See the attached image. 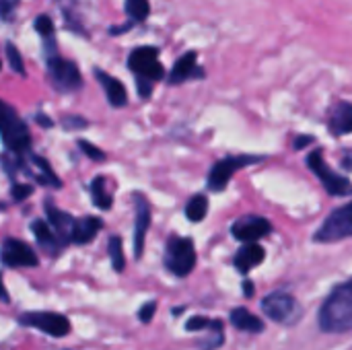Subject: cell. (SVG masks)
Wrapping results in <instances>:
<instances>
[{"instance_id":"cell-28","label":"cell","mask_w":352,"mask_h":350,"mask_svg":"<svg viewBox=\"0 0 352 350\" xmlns=\"http://www.w3.org/2000/svg\"><path fill=\"white\" fill-rule=\"evenodd\" d=\"M214 324H217V320H208V318H204V316H196V318L188 320L186 328H188L190 332H204V330H212Z\"/></svg>"},{"instance_id":"cell-8","label":"cell","mask_w":352,"mask_h":350,"mask_svg":"<svg viewBox=\"0 0 352 350\" xmlns=\"http://www.w3.org/2000/svg\"><path fill=\"white\" fill-rule=\"evenodd\" d=\"M307 165H309V169L320 177V182L324 184V188H326V192H328V194H332V196H344V194L352 192L351 182H349L346 177L338 175L336 171H332V169L328 167V163H326V159H324V153H322V151H314V153H309V157H307Z\"/></svg>"},{"instance_id":"cell-20","label":"cell","mask_w":352,"mask_h":350,"mask_svg":"<svg viewBox=\"0 0 352 350\" xmlns=\"http://www.w3.org/2000/svg\"><path fill=\"white\" fill-rule=\"evenodd\" d=\"M31 231H33V235H35V241L45 250V252H50V254H58V250L62 248V243H60V239H58V235L54 233V229L47 225V221H33L31 223Z\"/></svg>"},{"instance_id":"cell-25","label":"cell","mask_w":352,"mask_h":350,"mask_svg":"<svg viewBox=\"0 0 352 350\" xmlns=\"http://www.w3.org/2000/svg\"><path fill=\"white\" fill-rule=\"evenodd\" d=\"M107 252H109V260H111V266L116 272H122L124 266H126V258H124V248H122V239L118 235L109 237V243H107Z\"/></svg>"},{"instance_id":"cell-32","label":"cell","mask_w":352,"mask_h":350,"mask_svg":"<svg viewBox=\"0 0 352 350\" xmlns=\"http://www.w3.org/2000/svg\"><path fill=\"white\" fill-rule=\"evenodd\" d=\"M62 126L66 130H80V128H87V120H82L80 116H66L62 120Z\"/></svg>"},{"instance_id":"cell-13","label":"cell","mask_w":352,"mask_h":350,"mask_svg":"<svg viewBox=\"0 0 352 350\" xmlns=\"http://www.w3.org/2000/svg\"><path fill=\"white\" fill-rule=\"evenodd\" d=\"M206 72L204 68L198 66V54L196 52H186L184 56H179V60L173 64L171 74H169V85H182L186 80L192 78H204Z\"/></svg>"},{"instance_id":"cell-11","label":"cell","mask_w":352,"mask_h":350,"mask_svg":"<svg viewBox=\"0 0 352 350\" xmlns=\"http://www.w3.org/2000/svg\"><path fill=\"white\" fill-rule=\"evenodd\" d=\"M0 258L8 268H35L39 264L37 254L21 239L8 237L2 243L0 250Z\"/></svg>"},{"instance_id":"cell-6","label":"cell","mask_w":352,"mask_h":350,"mask_svg":"<svg viewBox=\"0 0 352 350\" xmlns=\"http://www.w3.org/2000/svg\"><path fill=\"white\" fill-rule=\"evenodd\" d=\"M128 68L136 74V78H144L157 83L165 76V68L159 62V50L153 45H142L130 52Z\"/></svg>"},{"instance_id":"cell-10","label":"cell","mask_w":352,"mask_h":350,"mask_svg":"<svg viewBox=\"0 0 352 350\" xmlns=\"http://www.w3.org/2000/svg\"><path fill=\"white\" fill-rule=\"evenodd\" d=\"M19 324L37 328L43 334L54 336V338H64V336L70 334V322H68L66 316H60V314H47V311L23 314L19 318Z\"/></svg>"},{"instance_id":"cell-37","label":"cell","mask_w":352,"mask_h":350,"mask_svg":"<svg viewBox=\"0 0 352 350\" xmlns=\"http://www.w3.org/2000/svg\"><path fill=\"white\" fill-rule=\"evenodd\" d=\"M311 142H314V138H311V136H299V138L295 140V144H293V146H295L297 151H301V149H305V146H307V144H311Z\"/></svg>"},{"instance_id":"cell-12","label":"cell","mask_w":352,"mask_h":350,"mask_svg":"<svg viewBox=\"0 0 352 350\" xmlns=\"http://www.w3.org/2000/svg\"><path fill=\"white\" fill-rule=\"evenodd\" d=\"M272 231V225L270 221H266L264 217H243L239 219L233 227H231V233L237 241H243V243H258V239L266 237L268 233Z\"/></svg>"},{"instance_id":"cell-9","label":"cell","mask_w":352,"mask_h":350,"mask_svg":"<svg viewBox=\"0 0 352 350\" xmlns=\"http://www.w3.org/2000/svg\"><path fill=\"white\" fill-rule=\"evenodd\" d=\"M258 161H262V157H248V155H241V157H225V159L217 161L214 167L208 173V188L212 192L225 190L235 171L243 169L245 165L258 163Z\"/></svg>"},{"instance_id":"cell-14","label":"cell","mask_w":352,"mask_h":350,"mask_svg":"<svg viewBox=\"0 0 352 350\" xmlns=\"http://www.w3.org/2000/svg\"><path fill=\"white\" fill-rule=\"evenodd\" d=\"M45 217H47V225L54 229V233L58 235L60 243L62 245L70 243L72 229H74V219L68 212H64L58 206H54L52 202H45Z\"/></svg>"},{"instance_id":"cell-15","label":"cell","mask_w":352,"mask_h":350,"mask_svg":"<svg viewBox=\"0 0 352 350\" xmlns=\"http://www.w3.org/2000/svg\"><path fill=\"white\" fill-rule=\"evenodd\" d=\"M148 227H151V206L142 196H136V221H134V256L136 258L142 256Z\"/></svg>"},{"instance_id":"cell-5","label":"cell","mask_w":352,"mask_h":350,"mask_svg":"<svg viewBox=\"0 0 352 350\" xmlns=\"http://www.w3.org/2000/svg\"><path fill=\"white\" fill-rule=\"evenodd\" d=\"M47 62V74L52 85L60 91V93H74L82 87V76L80 70L74 62L60 58L58 52L56 54H47L45 56Z\"/></svg>"},{"instance_id":"cell-36","label":"cell","mask_w":352,"mask_h":350,"mask_svg":"<svg viewBox=\"0 0 352 350\" xmlns=\"http://www.w3.org/2000/svg\"><path fill=\"white\" fill-rule=\"evenodd\" d=\"M136 89H138V95L142 99H148L151 93H153V83L151 80H144V78H136Z\"/></svg>"},{"instance_id":"cell-17","label":"cell","mask_w":352,"mask_h":350,"mask_svg":"<svg viewBox=\"0 0 352 350\" xmlns=\"http://www.w3.org/2000/svg\"><path fill=\"white\" fill-rule=\"evenodd\" d=\"M264 258H266V252H264V248L260 243H245L239 250V254L235 256L233 264H235V268L241 274H248L252 268H256L258 264H262Z\"/></svg>"},{"instance_id":"cell-23","label":"cell","mask_w":352,"mask_h":350,"mask_svg":"<svg viewBox=\"0 0 352 350\" xmlns=\"http://www.w3.org/2000/svg\"><path fill=\"white\" fill-rule=\"evenodd\" d=\"M124 8H126V14L130 17V23H142L151 14V2L148 0H126Z\"/></svg>"},{"instance_id":"cell-21","label":"cell","mask_w":352,"mask_h":350,"mask_svg":"<svg viewBox=\"0 0 352 350\" xmlns=\"http://www.w3.org/2000/svg\"><path fill=\"white\" fill-rule=\"evenodd\" d=\"M231 324L237 330L254 332V334H260L264 330V322L258 316H254L250 309H245V307H237V309L231 311Z\"/></svg>"},{"instance_id":"cell-2","label":"cell","mask_w":352,"mask_h":350,"mask_svg":"<svg viewBox=\"0 0 352 350\" xmlns=\"http://www.w3.org/2000/svg\"><path fill=\"white\" fill-rule=\"evenodd\" d=\"M0 136H2V142L6 144L8 153L16 155V157H21L31 144L29 130H27L25 122L2 99H0Z\"/></svg>"},{"instance_id":"cell-7","label":"cell","mask_w":352,"mask_h":350,"mask_svg":"<svg viewBox=\"0 0 352 350\" xmlns=\"http://www.w3.org/2000/svg\"><path fill=\"white\" fill-rule=\"evenodd\" d=\"M346 237H352V202L336 208L318 229L314 239L318 243H334Z\"/></svg>"},{"instance_id":"cell-19","label":"cell","mask_w":352,"mask_h":350,"mask_svg":"<svg viewBox=\"0 0 352 350\" xmlns=\"http://www.w3.org/2000/svg\"><path fill=\"white\" fill-rule=\"evenodd\" d=\"M101 227H103V221L97 219V217H82V219L74 221V229H72L70 243H76V245L91 243L95 239V235L101 231Z\"/></svg>"},{"instance_id":"cell-31","label":"cell","mask_w":352,"mask_h":350,"mask_svg":"<svg viewBox=\"0 0 352 350\" xmlns=\"http://www.w3.org/2000/svg\"><path fill=\"white\" fill-rule=\"evenodd\" d=\"M31 159H33V163H35V165H37V167H39V169L43 171V175H45V177H50L52 182H56V184H60V179H58V175H56V173L52 171V167H50V163H47L45 159H41V157H37V155H33Z\"/></svg>"},{"instance_id":"cell-33","label":"cell","mask_w":352,"mask_h":350,"mask_svg":"<svg viewBox=\"0 0 352 350\" xmlns=\"http://www.w3.org/2000/svg\"><path fill=\"white\" fill-rule=\"evenodd\" d=\"M155 311H157V303H155V301H148L146 305H142V307H140V311H138V320H140L142 324H148V322L153 320Z\"/></svg>"},{"instance_id":"cell-34","label":"cell","mask_w":352,"mask_h":350,"mask_svg":"<svg viewBox=\"0 0 352 350\" xmlns=\"http://www.w3.org/2000/svg\"><path fill=\"white\" fill-rule=\"evenodd\" d=\"M31 192H33V188H31V186H25V184H14V186H12V190H10V194H12L14 202L25 200Z\"/></svg>"},{"instance_id":"cell-1","label":"cell","mask_w":352,"mask_h":350,"mask_svg":"<svg viewBox=\"0 0 352 350\" xmlns=\"http://www.w3.org/2000/svg\"><path fill=\"white\" fill-rule=\"evenodd\" d=\"M320 328L328 334H344L352 330V278L336 287L320 309Z\"/></svg>"},{"instance_id":"cell-30","label":"cell","mask_w":352,"mask_h":350,"mask_svg":"<svg viewBox=\"0 0 352 350\" xmlns=\"http://www.w3.org/2000/svg\"><path fill=\"white\" fill-rule=\"evenodd\" d=\"M78 149L89 157V159H95V161H103L105 159V153L101 149H97L95 144H91L89 140H78Z\"/></svg>"},{"instance_id":"cell-35","label":"cell","mask_w":352,"mask_h":350,"mask_svg":"<svg viewBox=\"0 0 352 350\" xmlns=\"http://www.w3.org/2000/svg\"><path fill=\"white\" fill-rule=\"evenodd\" d=\"M19 2H21V0H0V17H2L4 21H8V19L12 17L14 8L19 6Z\"/></svg>"},{"instance_id":"cell-22","label":"cell","mask_w":352,"mask_h":350,"mask_svg":"<svg viewBox=\"0 0 352 350\" xmlns=\"http://www.w3.org/2000/svg\"><path fill=\"white\" fill-rule=\"evenodd\" d=\"M91 196H93V204L101 210H109L111 208V194L105 188V177H95L91 184Z\"/></svg>"},{"instance_id":"cell-3","label":"cell","mask_w":352,"mask_h":350,"mask_svg":"<svg viewBox=\"0 0 352 350\" xmlns=\"http://www.w3.org/2000/svg\"><path fill=\"white\" fill-rule=\"evenodd\" d=\"M262 311L280 326H295L303 316V307L299 305V301L285 291L266 295L262 301Z\"/></svg>"},{"instance_id":"cell-39","label":"cell","mask_w":352,"mask_h":350,"mask_svg":"<svg viewBox=\"0 0 352 350\" xmlns=\"http://www.w3.org/2000/svg\"><path fill=\"white\" fill-rule=\"evenodd\" d=\"M243 291H245V295H248V297H254V293H256V287H254L250 281H245V285H243Z\"/></svg>"},{"instance_id":"cell-18","label":"cell","mask_w":352,"mask_h":350,"mask_svg":"<svg viewBox=\"0 0 352 350\" xmlns=\"http://www.w3.org/2000/svg\"><path fill=\"white\" fill-rule=\"evenodd\" d=\"M330 132L334 136H344L352 132V103L349 101H340L334 105L332 113H330Z\"/></svg>"},{"instance_id":"cell-29","label":"cell","mask_w":352,"mask_h":350,"mask_svg":"<svg viewBox=\"0 0 352 350\" xmlns=\"http://www.w3.org/2000/svg\"><path fill=\"white\" fill-rule=\"evenodd\" d=\"M35 31H37L43 39L54 37V21H52L47 14H39V17L35 19Z\"/></svg>"},{"instance_id":"cell-41","label":"cell","mask_w":352,"mask_h":350,"mask_svg":"<svg viewBox=\"0 0 352 350\" xmlns=\"http://www.w3.org/2000/svg\"><path fill=\"white\" fill-rule=\"evenodd\" d=\"M0 68H2V62H0Z\"/></svg>"},{"instance_id":"cell-40","label":"cell","mask_w":352,"mask_h":350,"mask_svg":"<svg viewBox=\"0 0 352 350\" xmlns=\"http://www.w3.org/2000/svg\"><path fill=\"white\" fill-rule=\"evenodd\" d=\"M0 301H2V303H8V293H6V289H4L2 276H0Z\"/></svg>"},{"instance_id":"cell-26","label":"cell","mask_w":352,"mask_h":350,"mask_svg":"<svg viewBox=\"0 0 352 350\" xmlns=\"http://www.w3.org/2000/svg\"><path fill=\"white\" fill-rule=\"evenodd\" d=\"M208 332H210V338L202 342V347H204V350H217V349H221V347H223V342H225V332H223V322H221V320H217V324H214V328H212V330H208Z\"/></svg>"},{"instance_id":"cell-27","label":"cell","mask_w":352,"mask_h":350,"mask_svg":"<svg viewBox=\"0 0 352 350\" xmlns=\"http://www.w3.org/2000/svg\"><path fill=\"white\" fill-rule=\"evenodd\" d=\"M6 58H8V64H10V68H12L16 74H25L23 58H21V52L14 47V43H6Z\"/></svg>"},{"instance_id":"cell-38","label":"cell","mask_w":352,"mask_h":350,"mask_svg":"<svg viewBox=\"0 0 352 350\" xmlns=\"http://www.w3.org/2000/svg\"><path fill=\"white\" fill-rule=\"evenodd\" d=\"M35 122H37L39 126H43V128H52V126H54V122H52L50 118H45V116H41V113H39V116L35 118Z\"/></svg>"},{"instance_id":"cell-16","label":"cell","mask_w":352,"mask_h":350,"mask_svg":"<svg viewBox=\"0 0 352 350\" xmlns=\"http://www.w3.org/2000/svg\"><path fill=\"white\" fill-rule=\"evenodd\" d=\"M95 78L101 83V87L105 91V97H107L111 107H124L128 103V93H126V87L122 85V80L107 74L101 68H95Z\"/></svg>"},{"instance_id":"cell-24","label":"cell","mask_w":352,"mask_h":350,"mask_svg":"<svg viewBox=\"0 0 352 350\" xmlns=\"http://www.w3.org/2000/svg\"><path fill=\"white\" fill-rule=\"evenodd\" d=\"M206 212H208V200H206V196H202V194L194 196V198L188 202V206H186V217H188L192 223H200V221L206 217Z\"/></svg>"},{"instance_id":"cell-4","label":"cell","mask_w":352,"mask_h":350,"mask_svg":"<svg viewBox=\"0 0 352 350\" xmlns=\"http://www.w3.org/2000/svg\"><path fill=\"white\" fill-rule=\"evenodd\" d=\"M165 266L171 274L184 278L196 266V250L194 241L188 237H171L165 250Z\"/></svg>"}]
</instances>
